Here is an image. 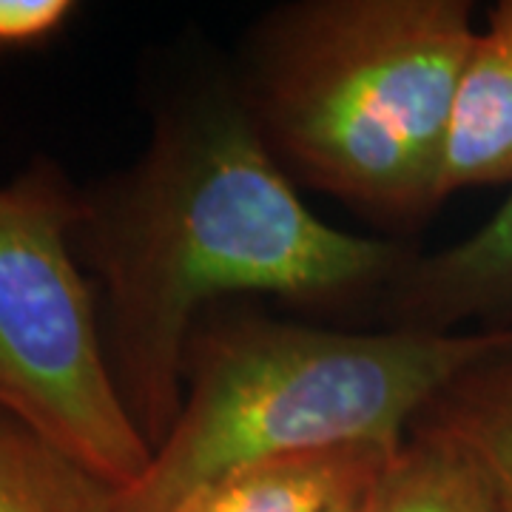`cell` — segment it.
I'll return each mask as SVG.
<instances>
[{
    "label": "cell",
    "mask_w": 512,
    "mask_h": 512,
    "mask_svg": "<svg viewBox=\"0 0 512 512\" xmlns=\"http://www.w3.org/2000/svg\"><path fill=\"white\" fill-rule=\"evenodd\" d=\"M151 134L126 168L80 185L77 262L97 288L117 393L151 453L183 407L200 316L271 296L316 316H373L419 248L350 234L302 200L242 106L231 63L168 55L148 94Z\"/></svg>",
    "instance_id": "1"
},
{
    "label": "cell",
    "mask_w": 512,
    "mask_h": 512,
    "mask_svg": "<svg viewBox=\"0 0 512 512\" xmlns=\"http://www.w3.org/2000/svg\"><path fill=\"white\" fill-rule=\"evenodd\" d=\"M473 9L470 0H288L242 32L228 63L293 183L410 242L444 205Z\"/></svg>",
    "instance_id": "2"
},
{
    "label": "cell",
    "mask_w": 512,
    "mask_h": 512,
    "mask_svg": "<svg viewBox=\"0 0 512 512\" xmlns=\"http://www.w3.org/2000/svg\"><path fill=\"white\" fill-rule=\"evenodd\" d=\"M510 330L330 328L251 308L200 316L183 407L117 512H168L202 484L268 458L399 447L427 402Z\"/></svg>",
    "instance_id": "3"
},
{
    "label": "cell",
    "mask_w": 512,
    "mask_h": 512,
    "mask_svg": "<svg viewBox=\"0 0 512 512\" xmlns=\"http://www.w3.org/2000/svg\"><path fill=\"white\" fill-rule=\"evenodd\" d=\"M80 185L35 157L0 185V410L128 490L151 447L111 376L97 288L77 262Z\"/></svg>",
    "instance_id": "4"
},
{
    "label": "cell",
    "mask_w": 512,
    "mask_h": 512,
    "mask_svg": "<svg viewBox=\"0 0 512 512\" xmlns=\"http://www.w3.org/2000/svg\"><path fill=\"white\" fill-rule=\"evenodd\" d=\"M376 322L424 333L512 328V188L473 234L433 254L416 251L384 293Z\"/></svg>",
    "instance_id": "5"
},
{
    "label": "cell",
    "mask_w": 512,
    "mask_h": 512,
    "mask_svg": "<svg viewBox=\"0 0 512 512\" xmlns=\"http://www.w3.org/2000/svg\"><path fill=\"white\" fill-rule=\"evenodd\" d=\"M478 185L512 188V0H498L476 32L450 117L444 200Z\"/></svg>",
    "instance_id": "6"
},
{
    "label": "cell",
    "mask_w": 512,
    "mask_h": 512,
    "mask_svg": "<svg viewBox=\"0 0 512 512\" xmlns=\"http://www.w3.org/2000/svg\"><path fill=\"white\" fill-rule=\"evenodd\" d=\"M390 450L330 447L268 458L202 484L168 512H336L362 498Z\"/></svg>",
    "instance_id": "7"
},
{
    "label": "cell",
    "mask_w": 512,
    "mask_h": 512,
    "mask_svg": "<svg viewBox=\"0 0 512 512\" xmlns=\"http://www.w3.org/2000/svg\"><path fill=\"white\" fill-rule=\"evenodd\" d=\"M362 512H512V498L461 447L407 433L370 481Z\"/></svg>",
    "instance_id": "8"
},
{
    "label": "cell",
    "mask_w": 512,
    "mask_h": 512,
    "mask_svg": "<svg viewBox=\"0 0 512 512\" xmlns=\"http://www.w3.org/2000/svg\"><path fill=\"white\" fill-rule=\"evenodd\" d=\"M410 433H430L461 447L512 498V330L498 348L441 387Z\"/></svg>",
    "instance_id": "9"
},
{
    "label": "cell",
    "mask_w": 512,
    "mask_h": 512,
    "mask_svg": "<svg viewBox=\"0 0 512 512\" xmlns=\"http://www.w3.org/2000/svg\"><path fill=\"white\" fill-rule=\"evenodd\" d=\"M120 490L0 410V512H117Z\"/></svg>",
    "instance_id": "10"
},
{
    "label": "cell",
    "mask_w": 512,
    "mask_h": 512,
    "mask_svg": "<svg viewBox=\"0 0 512 512\" xmlns=\"http://www.w3.org/2000/svg\"><path fill=\"white\" fill-rule=\"evenodd\" d=\"M72 0H0V49L40 46L72 18Z\"/></svg>",
    "instance_id": "11"
},
{
    "label": "cell",
    "mask_w": 512,
    "mask_h": 512,
    "mask_svg": "<svg viewBox=\"0 0 512 512\" xmlns=\"http://www.w3.org/2000/svg\"><path fill=\"white\" fill-rule=\"evenodd\" d=\"M367 493V490H365ZM365 498V495H362ZM362 498H356V501H350V504H345L342 510H336V512H362Z\"/></svg>",
    "instance_id": "12"
}]
</instances>
